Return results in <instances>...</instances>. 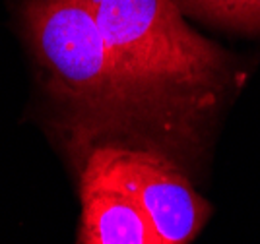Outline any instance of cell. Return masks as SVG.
Returning a JSON list of instances; mask_svg holds the SVG:
<instances>
[{
	"label": "cell",
	"mask_w": 260,
	"mask_h": 244,
	"mask_svg": "<svg viewBox=\"0 0 260 244\" xmlns=\"http://www.w3.org/2000/svg\"><path fill=\"white\" fill-rule=\"evenodd\" d=\"M87 2L177 161L175 153L194 144L196 128L228 82V56L184 23L175 0Z\"/></svg>",
	"instance_id": "obj_2"
},
{
	"label": "cell",
	"mask_w": 260,
	"mask_h": 244,
	"mask_svg": "<svg viewBox=\"0 0 260 244\" xmlns=\"http://www.w3.org/2000/svg\"><path fill=\"white\" fill-rule=\"evenodd\" d=\"M20 18L76 157L103 144L169 155L157 118L109 49L87 0H23Z\"/></svg>",
	"instance_id": "obj_1"
},
{
	"label": "cell",
	"mask_w": 260,
	"mask_h": 244,
	"mask_svg": "<svg viewBox=\"0 0 260 244\" xmlns=\"http://www.w3.org/2000/svg\"><path fill=\"white\" fill-rule=\"evenodd\" d=\"M80 167L117 184L148 217L161 244H190L210 215L181 165L157 149L103 144L84 153Z\"/></svg>",
	"instance_id": "obj_3"
},
{
	"label": "cell",
	"mask_w": 260,
	"mask_h": 244,
	"mask_svg": "<svg viewBox=\"0 0 260 244\" xmlns=\"http://www.w3.org/2000/svg\"><path fill=\"white\" fill-rule=\"evenodd\" d=\"M184 8L208 20L260 31V0H181Z\"/></svg>",
	"instance_id": "obj_5"
},
{
	"label": "cell",
	"mask_w": 260,
	"mask_h": 244,
	"mask_svg": "<svg viewBox=\"0 0 260 244\" xmlns=\"http://www.w3.org/2000/svg\"><path fill=\"white\" fill-rule=\"evenodd\" d=\"M80 244H161L140 207L89 167H80Z\"/></svg>",
	"instance_id": "obj_4"
}]
</instances>
